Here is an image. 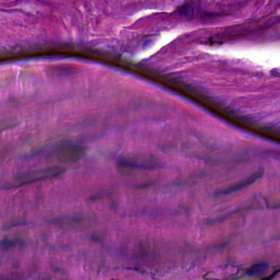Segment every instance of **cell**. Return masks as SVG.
I'll return each mask as SVG.
<instances>
[{
    "label": "cell",
    "instance_id": "cell-2",
    "mask_svg": "<svg viewBox=\"0 0 280 280\" xmlns=\"http://www.w3.org/2000/svg\"><path fill=\"white\" fill-rule=\"evenodd\" d=\"M86 152V147L79 145H67L58 149L56 157L63 163H74L81 160Z\"/></svg>",
    "mask_w": 280,
    "mask_h": 280
},
{
    "label": "cell",
    "instance_id": "cell-6",
    "mask_svg": "<svg viewBox=\"0 0 280 280\" xmlns=\"http://www.w3.org/2000/svg\"><path fill=\"white\" fill-rule=\"evenodd\" d=\"M23 243V241L20 238H9V239L3 240L0 242V248L2 249H9V248H14L16 246H19Z\"/></svg>",
    "mask_w": 280,
    "mask_h": 280
},
{
    "label": "cell",
    "instance_id": "cell-3",
    "mask_svg": "<svg viewBox=\"0 0 280 280\" xmlns=\"http://www.w3.org/2000/svg\"><path fill=\"white\" fill-rule=\"evenodd\" d=\"M264 173L263 168H261L257 171V172H255L253 174L251 175L250 177H248V179H244L241 183H237L236 185L232 186L230 188H227V189L222 191L220 192V194L228 195L233 193V192H237L240 190L243 189V188H247L248 186L252 185L255 182L258 180L259 179H261L262 177V175Z\"/></svg>",
    "mask_w": 280,
    "mask_h": 280
},
{
    "label": "cell",
    "instance_id": "cell-4",
    "mask_svg": "<svg viewBox=\"0 0 280 280\" xmlns=\"http://www.w3.org/2000/svg\"><path fill=\"white\" fill-rule=\"evenodd\" d=\"M268 269H269V265L267 263L265 262L258 263L248 269L247 274L249 276H255V277H261L267 273Z\"/></svg>",
    "mask_w": 280,
    "mask_h": 280
},
{
    "label": "cell",
    "instance_id": "cell-1",
    "mask_svg": "<svg viewBox=\"0 0 280 280\" xmlns=\"http://www.w3.org/2000/svg\"><path fill=\"white\" fill-rule=\"evenodd\" d=\"M65 172L64 168L61 167H50V168L37 169V170L26 171L18 173L13 178V181L7 184L6 188H18L34 182L41 181L45 179L58 177Z\"/></svg>",
    "mask_w": 280,
    "mask_h": 280
},
{
    "label": "cell",
    "instance_id": "cell-5",
    "mask_svg": "<svg viewBox=\"0 0 280 280\" xmlns=\"http://www.w3.org/2000/svg\"><path fill=\"white\" fill-rule=\"evenodd\" d=\"M19 124V122L15 119H5L0 120V133L7 130L12 129L13 127H17Z\"/></svg>",
    "mask_w": 280,
    "mask_h": 280
}]
</instances>
